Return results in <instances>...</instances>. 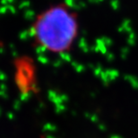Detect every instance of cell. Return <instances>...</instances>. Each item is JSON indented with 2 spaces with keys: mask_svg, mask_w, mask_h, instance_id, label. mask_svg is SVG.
<instances>
[{
  "mask_svg": "<svg viewBox=\"0 0 138 138\" xmlns=\"http://www.w3.org/2000/svg\"><path fill=\"white\" fill-rule=\"evenodd\" d=\"M76 17L64 6L51 7L37 18L33 35L41 47L61 53L67 50L77 35Z\"/></svg>",
  "mask_w": 138,
  "mask_h": 138,
  "instance_id": "obj_1",
  "label": "cell"
}]
</instances>
